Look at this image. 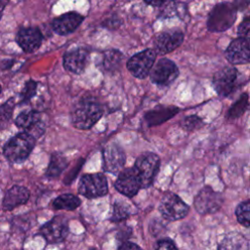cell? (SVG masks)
<instances>
[{
	"instance_id": "obj_1",
	"label": "cell",
	"mask_w": 250,
	"mask_h": 250,
	"mask_svg": "<svg viewBox=\"0 0 250 250\" xmlns=\"http://www.w3.org/2000/svg\"><path fill=\"white\" fill-rule=\"evenodd\" d=\"M103 115V108L99 103L92 99H86L78 103L71 113L73 126L80 130H88L93 127Z\"/></svg>"
},
{
	"instance_id": "obj_2",
	"label": "cell",
	"mask_w": 250,
	"mask_h": 250,
	"mask_svg": "<svg viewBox=\"0 0 250 250\" xmlns=\"http://www.w3.org/2000/svg\"><path fill=\"white\" fill-rule=\"evenodd\" d=\"M35 146V137L27 132L17 134L3 148L5 157L13 163L23 162Z\"/></svg>"
},
{
	"instance_id": "obj_3",
	"label": "cell",
	"mask_w": 250,
	"mask_h": 250,
	"mask_svg": "<svg viewBox=\"0 0 250 250\" xmlns=\"http://www.w3.org/2000/svg\"><path fill=\"white\" fill-rule=\"evenodd\" d=\"M236 8L230 2L217 4L209 13L207 27L211 32H223L229 29L236 20Z\"/></svg>"
},
{
	"instance_id": "obj_4",
	"label": "cell",
	"mask_w": 250,
	"mask_h": 250,
	"mask_svg": "<svg viewBox=\"0 0 250 250\" xmlns=\"http://www.w3.org/2000/svg\"><path fill=\"white\" fill-rule=\"evenodd\" d=\"M160 158L153 152L142 153L135 162V169L141 180L142 188L150 187L158 173Z\"/></svg>"
},
{
	"instance_id": "obj_5",
	"label": "cell",
	"mask_w": 250,
	"mask_h": 250,
	"mask_svg": "<svg viewBox=\"0 0 250 250\" xmlns=\"http://www.w3.org/2000/svg\"><path fill=\"white\" fill-rule=\"evenodd\" d=\"M107 191V180L102 173L85 174L78 184V192L89 199L104 196Z\"/></svg>"
},
{
	"instance_id": "obj_6",
	"label": "cell",
	"mask_w": 250,
	"mask_h": 250,
	"mask_svg": "<svg viewBox=\"0 0 250 250\" xmlns=\"http://www.w3.org/2000/svg\"><path fill=\"white\" fill-rule=\"evenodd\" d=\"M189 206L177 194L166 192L159 203V212L167 221H178L188 215Z\"/></svg>"
},
{
	"instance_id": "obj_7",
	"label": "cell",
	"mask_w": 250,
	"mask_h": 250,
	"mask_svg": "<svg viewBox=\"0 0 250 250\" xmlns=\"http://www.w3.org/2000/svg\"><path fill=\"white\" fill-rule=\"evenodd\" d=\"M224 203L222 193L215 191L210 187H204L195 195L193 205L196 211L201 215L214 214L220 210Z\"/></svg>"
},
{
	"instance_id": "obj_8",
	"label": "cell",
	"mask_w": 250,
	"mask_h": 250,
	"mask_svg": "<svg viewBox=\"0 0 250 250\" xmlns=\"http://www.w3.org/2000/svg\"><path fill=\"white\" fill-rule=\"evenodd\" d=\"M148 74L152 83L159 86H168L178 77L179 68L173 61L162 58L152 65Z\"/></svg>"
},
{
	"instance_id": "obj_9",
	"label": "cell",
	"mask_w": 250,
	"mask_h": 250,
	"mask_svg": "<svg viewBox=\"0 0 250 250\" xmlns=\"http://www.w3.org/2000/svg\"><path fill=\"white\" fill-rule=\"evenodd\" d=\"M155 52L151 49H146L137 53L127 62V68L130 73L136 78H146L155 61Z\"/></svg>"
},
{
	"instance_id": "obj_10",
	"label": "cell",
	"mask_w": 250,
	"mask_h": 250,
	"mask_svg": "<svg viewBox=\"0 0 250 250\" xmlns=\"http://www.w3.org/2000/svg\"><path fill=\"white\" fill-rule=\"evenodd\" d=\"M114 187L120 193L128 197L135 196L142 188V184L135 167L122 169L114 183Z\"/></svg>"
},
{
	"instance_id": "obj_11",
	"label": "cell",
	"mask_w": 250,
	"mask_h": 250,
	"mask_svg": "<svg viewBox=\"0 0 250 250\" xmlns=\"http://www.w3.org/2000/svg\"><path fill=\"white\" fill-rule=\"evenodd\" d=\"M238 72L234 67H225L217 71L213 77V86L221 97L229 96L235 89Z\"/></svg>"
},
{
	"instance_id": "obj_12",
	"label": "cell",
	"mask_w": 250,
	"mask_h": 250,
	"mask_svg": "<svg viewBox=\"0 0 250 250\" xmlns=\"http://www.w3.org/2000/svg\"><path fill=\"white\" fill-rule=\"evenodd\" d=\"M40 234L49 243H59L65 239L68 234V226L64 217L57 216L43 225Z\"/></svg>"
},
{
	"instance_id": "obj_13",
	"label": "cell",
	"mask_w": 250,
	"mask_h": 250,
	"mask_svg": "<svg viewBox=\"0 0 250 250\" xmlns=\"http://www.w3.org/2000/svg\"><path fill=\"white\" fill-rule=\"evenodd\" d=\"M184 34L179 29L167 30L159 33L154 40V49L155 52L159 55L168 54L183 43Z\"/></svg>"
},
{
	"instance_id": "obj_14",
	"label": "cell",
	"mask_w": 250,
	"mask_h": 250,
	"mask_svg": "<svg viewBox=\"0 0 250 250\" xmlns=\"http://www.w3.org/2000/svg\"><path fill=\"white\" fill-rule=\"evenodd\" d=\"M103 158L104 169L106 172L117 174L123 169L126 155L121 146L116 144H111L104 148L103 152Z\"/></svg>"
},
{
	"instance_id": "obj_15",
	"label": "cell",
	"mask_w": 250,
	"mask_h": 250,
	"mask_svg": "<svg viewBox=\"0 0 250 250\" xmlns=\"http://www.w3.org/2000/svg\"><path fill=\"white\" fill-rule=\"evenodd\" d=\"M249 39L238 37L230 42L226 50V58L233 64L247 63L250 60Z\"/></svg>"
},
{
	"instance_id": "obj_16",
	"label": "cell",
	"mask_w": 250,
	"mask_h": 250,
	"mask_svg": "<svg viewBox=\"0 0 250 250\" xmlns=\"http://www.w3.org/2000/svg\"><path fill=\"white\" fill-rule=\"evenodd\" d=\"M43 36L37 27L21 28L17 35V42L25 53L36 51L42 43Z\"/></svg>"
},
{
	"instance_id": "obj_17",
	"label": "cell",
	"mask_w": 250,
	"mask_h": 250,
	"mask_svg": "<svg viewBox=\"0 0 250 250\" xmlns=\"http://www.w3.org/2000/svg\"><path fill=\"white\" fill-rule=\"evenodd\" d=\"M89 54L83 48L74 49L64 54L62 59L63 67L72 73L79 74L83 72L88 62Z\"/></svg>"
},
{
	"instance_id": "obj_18",
	"label": "cell",
	"mask_w": 250,
	"mask_h": 250,
	"mask_svg": "<svg viewBox=\"0 0 250 250\" xmlns=\"http://www.w3.org/2000/svg\"><path fill=\"white\" fill-rule=\"evenodd\" d=\"M84 17L75 12H69L56 18L52 22L54 31L60 35H66L73 32L83 21Z\"/></svg>"
},
{
	"instance_id": "obj_19",
	"label": "cell",
	"mask_w": 250,
	"mask_h": 250,
	"mask_svg": "<svg viewBox=\"0 0 250 250\" xmlns=\"http://www.w3.org/2000/svg\"><path fill=\"white\" fill-rule=\"evenodd\" d=\"M29 190L22 186H14L9 188L3 198L2 206L4 210H12L27 202Z\"/></svg>"
},
{
	"instance_id": "obj_20",
	"label": "cell",
	"mask_w": 250,
	"mask_h": 250,
	"mask_svg": "<svg viewBox=\"0 0 250 250\" xmlns=\"http://www.w3.org/2000/svg\"><path fill=\"white\" fill-rule=\"evenodd\" d=\"M179 108L176 106H157L145 114V120L148 127L159 125L166 122L179 112Z\"/></svg>"
},
{
	"instance_id": "obj_21",
	"label": "cell",
	"mask_w": 250,
	"mask_h": 250,
	"mask_svg": "<svg viewBox=\"0 0 250 250\" xmlns=\"http://www.w3.org/2000/svg\"><path fill=\"white\" fill-rule=\"evenodd\" d=\"M218 250H249V241L243 234L231 231L220 241Z\"/></svg>"
},
{
	"instance_id": "obj_22",
	"label": "cell",
	"mask_w": 250,
	"mask_h": 250,
	"mask_svg": "<svg viewBox=\"0 0 250 250\" xmlns=\"http://www.w3.org/2000/svg\"><path fill=\"white\" fill-rule=\"evenodd\" d=\"M16 125L26 131L34 130V128H37V130L39 129L42 132L44 131L42 126L43 124L41 122V115L36 110H26L20 113L16 118Z\"/></svg>"
},
{
	"instance_id": "obj_23",
	"label": "cell",
	"mask_w": 250,
	"mask_h": 250,
	"mask_svg": "<svg viewBox=\"0 0 250 250\" xmlns=\"http://www.w3.org/2000/svg\"><path fill=\"white\" fill-rule=\"evenodd\" d=\"M67 166V160L62 153L54 152L51 156L48 168L46 170V176L49 178L59 177Z\"/></svg>"
},
{
	"instance_id": "obj_24",
	"label": "cell",
	"mask_w": 250,
	"mask_h": 250,
	"mask_svg": "<svg viewBox=\"0 0 250 250\" xmlns=\"http://www.w3.org/2000/svg\"><path fill=\"white\" fill-rule=\"evenodd\" d=\"M81 204V200L71 193H63L56 197L53 201V207L58 210H75Z\"/></svg>"
},
{
	"instance_id": "obj_25",
	"label": "cell",
	"mask_w": 250,
	"mask_h": 250,
	"mask_svg": "<svg viewBox=\"0 0 250 250\" xmlns=\"http://www.w3.org/2000/svg\"><path fill=\"white\" fill-rule=\"evenodd\" d=\"M188 14V8L187 5L183 2H179L176 0L170 1L169 3L165 4V6L162 8L159 16L162 18H185Z\"/></svg>"
},
{
	"instance_id": "obj_26",
	"label": "cell",
	"mask_w": 250,
	"mask_h": 250,
	"mask_svg": "<svg viewBox=\"0 0 250 250\" xmlns=\"http://www.w3.org/2000/svg\"><path fill=\"white\" fill-rule=\"evenodd\" d=\"M123 56L122 53L118 50H107L103 54L102 66L107 71H113L121 64Z\"/></svg>"
},
{
	"instance_id": "obj_27",
	"label": "cell",
	"mask_w": 250,
	"mask_h": 250,
	"mask_svg": "<svg viewBox=\"0 0 250 250\" xmlns=\"http://www.w3.org/2000/svg\"><path fill=\"white\" fill-rule=\"evenodd\" d=\"M248 108V94H242L239 99L229 107L227 112V119L233 120L240 117Z\"/></svg>"
},
{
	"instance_id": "obj_28",
	"label": "cell",
	"mask_w": 250,
	"mask_h": 250,
	"mask_svg": "<svg viewBox=\"0 0 250 250\" xmlns=\"http://www.w3.org/2000/svg\"><path fill=\"white\" fill-rule=\"evenodd\" d=\"M235 215L238 223L245 228L250 227V200L247 199L239 203L235 209Z\"/></svg>"
},
{
	"instance_id": "obj_29",
	"label": "cell",
	"mask_w": 250,
	"mask_h": 250,
	"mask_svg": "<svg viewBox=\"0 0 250 250\" xmlns=\"http://www.w3.org/2000/svg\"><path fill=\"white\" fill-rule=\"evenodd\" d=\"M130 214H131V212H130V208H129L128 204H126L125 202H122V201H116L114 203L111 221L116 222V223L124 221L130 216Z\"/></svg>"
},
{
	"instance_id": "obj_30",
	"label": "cell",
	"mask_w": 250,
	"mask_h": 250,
	"mask_svg": "<svg viewBox=\"0 0 250 250\" xmlns=\"http://www.w3.org/2000/svg\"><path fill=\"white\" fill-rule=\"evenodd\" d=\"M15 103L13 99L8 100L5 104L0 105V128L5 127L12 118Z\"/></svg>"
},
{
	"instance_id": "obj_31",
	"label": "cell",
	"mask_w": 250,
	"mask_h": 250,
	"mask_svg": "<svg viewBox=\"0 0 250 250\" xmlns=\"http://www.w3.org/2000/svg\"><path fill=\"white\" fill-rule=\"evenodd\" d=\"M204 125L203 120L197 115H189L181 121V127L186 131H193L200 129Z\"/></svg>"
},
{
	"instance_id": "obj_32",
	"label": "cell",
	"mask_w": 250,
	"mask_h": 250,
	"mask_svg": "<svg viewBox=\"0 0 250 250\" xmlns=\"http://www.w3.org/2000/svg\"><path fill=\"white\" fill-rule=\"evenodd\" d=\"M36 88H37V83L35 81L33 80L27 81L21 93V101L22 103L28 102L35 95Z\"/></svg>"
},
{
	"instance_id": "obj_33",
	"label": "cell",
	"mask_w": 250,
	"mask_h": 250,
	"mask_svg": "<svg viewBox=\"0 0 250 250\" xmlns=\"http://www.w3.org/2000/svg\"><path fill=\"white\" fill-rule=\"evenodd\" d=\"M249 31H250V20H249V18H246L239 24V26L237 28V33H238L239 37L249 39Z\"/></svg>"
},
{
	"instance_id": "obj_34",
	"label": "cell",
	"mask_w": 250,
	"mask_h": 250,
	"mask_svg": "<svg viewBox=\"0 0 250 250\" xmlns=\"http://www.w3.org/2000/svg\"><path fill=\"white\" fill-rule=\"evenodd\" d=\"M154 250H178V248L172 240L161 239L156 243Z\"/></svg>"
},
{
	"instance_id": "obj_35",
	"label": "cell",
	"mask_w": 250,
	"mask_h": 250,
	"mask_svg": "<svg viewBox=\"0 0 250 250\" xmlns=\"http://www.w3.org/2000/svg\"><path fill=\"white\" fill-rule=\"evenodd\" d=\"M117 250H143L139 245L133 242H123Z\"/></svg>"
},
{
	"instance_id": "obj_36",
	"label": "cell",
	"mask_w": 250,
	"mask_h": 250,
	"mask_svg": "<svg viewBox=\"0 0 250 250\" xmlns=\"http://www.w3.org/2000/svg\"><path fill=\"white\" fill-rule=\"evenodd\" d=\"M249 2H250V0H233L232 4L236 8V10L242 11V10H245L248 7Z\"/></svg>"
},
{
	"instance_id": "obj_37",
	"label": "cell",
	"mask_w": 250,
	"mask_h": 250,
	"mask_svg": "<svg viewBox=\"0 0 250 250\" xmlns=\"http://www.w3.org/2000/svg\"><path fill=\"white\" fill-rule=\"evenodd\" d=\"M144 1L152 6H161L165 3L166 0H144Z\"/></svg>"
},
{
	"instance_id": "obj_38",
	"label": "cell",
	"mask_w": 250,
	"mask_h": 250,
	"mask_svg": "<svg viewBox=\"0 0 250 250\" xmlns=\"http://www.w3.org/2000/svg\"><path fill=\"white\" fill-rule=\"evenodd\" d=\"M8 3H9V0H0V20L2 18L3 11L6 8V6L8 5Z\"/></svg>"
},
{
	"instance_id": "obj_39",
	"label": "cell",
	"mask_w": 250,
	"mask_h": 250,
	"mask_svg": "<svg viewBox=\"0 0 250 250\" xmlns=\"http://www.w3.org/2000/svg\"><path fill=\"white\" fill-rule=\"evenodd\" d=\"M0 93H1V86H0Z\"/></svg>"
},
{
	"instance_id": "obj_40",
	"label": "cell",
	"mask_w": 250,
	"mask_h": 250,
	"mask_svg": "<svg viewBox=\"0 0 250 250\" xmlns=\"http://www.w3.org/2000/svg\"><path fill=\"white\" fill-rule=\"evenodd\" d=\"M92 250H95V249H92Z\"/></svg>"
}]
</instances>
